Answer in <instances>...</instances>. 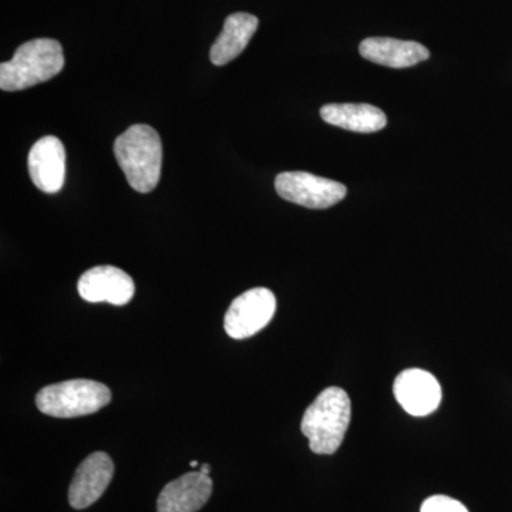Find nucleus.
I'll use <instances>...</instances> for the list:
<instances>
[{
	"mask_svg": "<svg viewBox=\"0 0 512 512\" xmlns=\"http://www.w3.org/2000/svg\"><path fill=\"white\" fill-rule=\"evenodd\" d=\"M114 156L133 190L147 194L157 187L163 165V144L153 127L136 124L128 128L117 137Z\"/></svg>",
	"mask_w": 512,
	"mask_h": 512,
	"instance_id": "f257e3e1",
	"label": "nucleus"
},
{
	"mask_svg": "<svg viewBox=\"0 0 512 512\" xmlns=\"http://www.w3.org/2000/svg\"><path fill=\"white\" fill-rule=\"evenodd\" d=\"M352 419L349 394L340 387L323 390L302 417L301 430L315 454L330 456L342 446Z\"/></svg>",
	"mask_w": 512,
	"mask_h": 512,
	"instance_id": "f03ea898",
	"label": "nucleus"
},
{
	"mask_svg": "<svg viewBox=\"0 0 512 512\" xmlns=\"http://www.w3.org/2000/svg\"><path fill=\"white\" fill-rule=\"evenodd\" d=\"M64 67L63 47L55 39L23 43L12 60L0 64V89L20 92L53 79Z\"/></svg>",
	"mask_w": 512,
	"mask_h": 512,
	"instance_id": "7ed1b4c3",
	"label": "nucleus"
},
{
	"mask_svg": "<svg viewBox=\"0 0 512 512\" xmlns=\"http://www.w3.org/2000/svg\"><path fill=\"white\" fill-rule=\"evenodd\" d=\"M111 402L106 384L74 379L43 387L36 396V406L43 414L57 419L89 416Z\"/></svg>",
	"mask_w": 512,
	"mask_h": 512,
	"instance_id": "20e7f679",
	"label": "nucleus"
},
{
	"mask_svg": "<svg viewBox=\"0 0 512 512\" xmlns=\"http://www.w3.org/2000/svg\"><path fill=\"white\" fill-rule=\"evenodd\" d=\"M275 190L284 200L312 208V210L333 207L348 194V188L338 181L318 177L305 171L279 174L275 180Z\"/></svg>",
	"mask_w": 512,
	"mask_h": 512,
	"instance_id": "39448f33",
	"label": "nucleus"
},
{
	"mask_svg": "<svg viewBox=\"0 0 512 512\" xmlns=\"http://www.w3.org/2000/svg\"><path fill=\"white\" fill-rule=\"evenodd\" d=\"M276 311L274 292L254 288L239 295L225 313L224 328L229 338L248 339L271 323Z\"/></svg>",
	"mask_w": 512,
	"mask_h": 512,
	"instance_id": "423d86ee",
	"label": "nucleus"
},
{
	"mask_svg": "<svg viewBox=\"0 0 512 512\" xmlns=\"http://www.w3.org/2000/svg\"><path fill=\"white\" fill-rule=\"evenodd\" d=\"M393 393L410 416L424 417L436 412L441 403L439 380L421 369H407L396 377Z\"/></svg>",
	"mask_w": 512,
	"mask_h": 512,
	"instance_id": "0eeeda50",
	"label": "nucleus"
},
{
	"mask_svg": "<svg viewBox=\"0 0 512 512\" xmlns=\"http://www.w3.org/2000/svg\"><path fill=\"white\" fill-rule=\"evenodd\" d=\"M77 291L84 301L107 302L124 306L133 299L136 286L126 272L116 266L103 265L84 272L77 284Z\"/></svg>",
	"mask_w": 512,
	"mask_h": 512,
	"instance_id": "6e6552de",
	"label": "nucleus"
},
{
	"mask_svg": "<svg viewBox=\"0 0 512 512\" xmlns=\"http://www.w3.org/2000/svg\"><path fill=\"white\" fill-rule=\"evenodd\" d=\"M114 476V463L103 451L90 454L74 473L69 488V503L74 510H84L96 503Z\"/></svg>",
	"mask_w": 512,
	"mask_h": 512,
	"instance_id": "1a4fd4ad",
	"label": "nucleus"
},
{
	"mask_svg": "<svg viewBox=\"0 0 512 512\" xmlns=\"http://www.w3.org/2000/svg\"><path fill=\"white\" fill-rule=\"evenodd\" d=\"M29 174L33 184L46 194L62 190L66 178V150L55 136H46L30 150Z\"/></svg>",
	"mask_w": 512,
	"mask_h": 512,
	"instance_id": "9d476101",
	"label": "nucleus"
},
{
	"mask_svg": "<svg viewBox=\"0 0 512 512\" xmlns=\"http://www.w3.org/2000/svg\"><path fill=\"white\" fill-rule=\"evenodd\" d=\"M212 494V480L200 471L187 473L168 483L158 495L157 512H198Z\"/></svg>",
	"mask_w": 512,
	"mask_h": 512,
	"instance_id": "9b49d317",
	"label": "nucleus"
},
{
	"mask_svg": "<svg viewBox=\"0 0 512 512\" xmlns=\"http://www.w3.org/2000/svg\"><path fill=\"white\" fill-rule=\"evenodd\" d=\"M359 52L369 62L392 69H406L430 57L429 49L420 43L390 37H369L360 43Z\"/></svg>",
	"mask_w": 512,
	"mask_h": 512,
	"instance_id": "f8f14e48",
	"label": "nucleus"
},
{
	"mask_svg": "<svg viewBox=\"0 0 512 512\" xmlns=\"http://www.w3.org/2000/svg\"><path fill=\"white\" fill-rule=\"evenodd\" d=\"M259 20L251 13L238 12L225 20L221 35L211 47L210 59L215 66H224L237 59L258 29Z\"/></svg>",
	"mask_w": 512,
	"mask_h": 512,
	"instance_id": "ddd939ff",
	"label": "nucleus"
},
{
	"mask_svg": "<svg viewBox=\"0 0 512 512\" xmlns=\"http://www.w3.org/2000/svg\"><path fill=\"white\" fill-rule=\"evenodd\" d=\"M320 117L330 126L345 128L355 133H376L387 124L386 114L372 104H326Z\"/></svg>",
	"mask_w": 512,
	"mask_h": 512,
	"instance_id": "4468645a",
	"label": "nucleus"
},
{
	"mask_svg": "<svg viewBox=\"0 0 512 512\" xmlns=\"http://www.w3.org/2000/svg\"><path fill=\"white\" fill-rule=\"evenodd\" d=\"M420 512H468L466 505L447 495H433L421 505Z\"/></svg>",
	"mask_w": 512,
	"mask_h": 512,
	"instance_id": "2eb2a0df",
	"label": "nucleus"
},
{
	"mask_svg": "<svg viewBox=\"0 0 512 512\" xmlns=\"http://www.w3.org/2000/svg\"><path fill=\"white\" fill-rule=\"evenodd\" d=\"M200 473L207 474V476H210V473H211L210 464H202V466L200 467Z\"/></svg>",
	"mask_w": 512,
	"mask_h": 512,
	"instance_id": "dca6fc26",
	"label": "nucleus"
},
{
	"mask_svg": "<svg viewBox=\"0 0 512 512\" xmlns=\"http://www.w3.org/2000/svg\"><path fill=\"white\" fill-rule=\"evenodd\" d=\"M191 467H198V461H191Z\"/></svg>",
	"mask_w": 512,
	"mask_h": 512,
	"instance_id": "f3484780",
	"label": "nucleus"
}]
</instances>
